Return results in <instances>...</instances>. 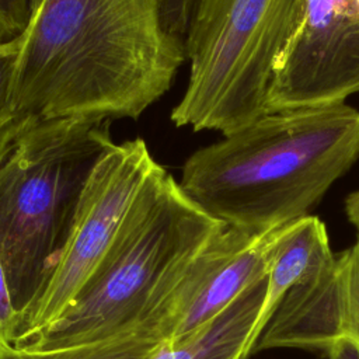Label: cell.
Wrapping results in <instances>:
<instances>
[{
	"label": "cell",
	"instance_id": "e0dca14e",
	"mask_svg": "<svg viewBox=\"0 0 359 359\" xmlns=\"http://www.w3.org/2000/svg\"><path fill=\"white\" fill-rule=\"evenodd\" d=\"M345 213L348 220L358 230L359 234V191L349 194L345 199Z\"/></svg>",
	"mask_w": 359,
	"mask_h": 359
},
{
	"label": "cell",
	"instance_id": "277c9868",
	"mask_svg": "<svg viewBox=\"0 0 359 359\" xmlns=\"http://www.w3.org/2000/svg\"><path fill=\"white\" fill-rule=\"evenodd\" d=\"M114 146L109 121L17 116L0 135V259L21 314L41 292L84 187Z\"/></svg>",
	"mask_w": 359,
	"mask_h": 359
},
{
	"label": "cell",
	"instance_id": "ba28073f",
	"mask_svg": "<svg viewBox=\"0 0 359 359\" xmlns=\"http://www.w3.org/2000/svg\"><path fill=\"white\" fill-rule=\"evenodd\" d=\"M276 230L254 234L223 229L188 264L142 331L177 345L266 276Z\"/></svg>",
	"mask_w": 359,
	"mask_h": 359
},
{
	"label": "cell",
	"instance_id": "d6986e66",
	"mask_svg": "<svg viewBox=\"0 0 359 359\" xmlns=\"http://www.w3.org/2000/svg\"><path fill=\"white\" fill-rule=\"evenodd\" d=\"M3 349H6V348H4V346L0 344V353H1V351H3Z\"/></svg>",
	"mask_w": 359,
	"mask_h": 359
},
{
	"label": "cell",
	"instance_id": "52a82bcc",
	"mask_svg": "<svg viewBox=\"0 0 359 359\" xmlns=\"http://www.w3.org/2000/svg\"><path fill=\"white\" fill-rule=\"evenodd\" d=\"M355 93L358 0H307L303 22L275 70L266 112L341 104Z\"/></svg>",
	"mask_w": 359,
	"mask_h": 359
},
{
	"label": "cell",
	"instance_id": "ac0fdd59",
	"mask_svg": "<svg viewBox=\"0 0 359 359\" xmlns=\"http://www.w3.org/2000/svg\"><path fill=\"white\" fill-rule=\"evenodd\" d=\"M39 1H41V0H31V11L39 4Z\"/></svg>",
	"mask_w": 359,
	"mask_h": 359
},
{
	"label": "cell",
	"instance_id": "5bb4252c",
	"mask_svg": "<svg viewBox=\"0 0 359 359\" xmlns=\"http://www.w3.org/2000/svg\"><path fill=\"white\" fill-rule=\"evenodd\" d=\"M20 314L14 306L8 279L0 259V344L4 348L13 346L17 338Z\"/></svg>",
	"mask_w": 359,
	"mask_h": 359
},
{
	"label": "cell",
	"instance_id": "8fae6325",
	"mask_svg": "<svg viewBox=\"0 0 359 359\" xmlns=\"http://www.w3.org/2000/svg\"><path fill=\"white\" fill-rule=\"evenodd\" d=\"M164 344L153 335L136 331L104 341L48 351H25L8 346L0 359H150Z\"/></svg>",
	"mask_w": 359,
	"mask_h": 359
},
{
	"label": "cell",
	"instance_id": "7a4b0ae2",
	"mask_svg": "<svg viewBox=\"0 0 359 359\" xmlns=\"http://www.w3.org/2000/svg\"><path fill=\"white\" fill-rule=\"evenodd\" d=\"M359 158V111L345 102L268 111L194 151L178 181L208 215L262 234L310 215Z\"/></svg>",
	"mask_w": 359,
	"mask_h": 359
},
{
	"label": "cell",
	"instance_id": "8992f818",
	"mask_svg": "<svg viewBox=\"0 0 359 359\" xmlns=\"http://www.w3.org/2000/svg\"><path fill=\"white\" fill-rule=\"evenodd\" d=\"M158 163L142 137L114 143L94 167L67 237L35 300L20 314L18 346L56 321L95 272Z\"/></svg>",
	"mask_w": 359,
	"mask_h": 359
},
{
	"label": "cell",
	"instance_id": "5b68a950",
	"mask_svg": "<svg viewBox=\"0 0 359 359\" xmlns=\"http://www.w3.org/2000/svg\"><path fill=\"white\" fill-rule=\"evenodd\" d=\"M306 7L307 0H199L184 38L189 79L174 125L229 135L264 115Z\"/></svg>",
	"mask_w": 359,
	"mask_h": 359
},
{
	"label": "cell",
	"instance_id": "6da1fadb",
	"mask_svg": "<svg viewBox=\"0 0 359 359\" xmlns=\"http://www.w3.org/2000/svg\"><path fill=\"white\" fill-rule=\"evenodd\" d=\"M17 36L13 119H137L187 60L161 0H41Z\"/></svg>",
	"mask_w": 359,
	"mask_h": 359
},
{
	"label": "cell",
	"instance_id": "7c38bea8",
	"mask_svg": "<svg viewBox=\"0 0 359 359\" xmlns=\"http://www.w3.org/2000/svg\"><path fill=\"white\" fill-rule=\"evenodd\" d=\"M342 262L345 344L332 359H359V234L339 252Z\"/></svg>",
	"mask_w": 359,
	"mask_h": 359
},
{
	"label": "cell",
	"instance_id": "2e32d148",
	"mask_svg": "<svg viewBox=\"0 0 359 359\" xmlns=\"http://www.w3.org/2000/svg\"><path fill=\"white\" fill-rule=\"evenodd\" d=\"M198 1L199 0H161L163 20L170 34L181 39L185 38Z\"/></svg>",
	"mask_w": 359,
	"mask_h": 359
},
{
	"label": "cell",
	"instance_id": "9a60e30c",
	"mask_svg": "<svg viewBox=\"0 0 359 359\" xmlns=\"http://www.w3.org/2000/svg\"><path fill=\"white\" fill-rule=\"evenodd\" d=\"M31 15V0H0V38L20 35Z\"/></svg>",
	"mask_w": 359,
	"mask_h": 359
},
{
	"label": "cell",
	"instance_id": "9c48e42d",
	"mask_svg": "<svg viewBox=\"0 0 359 359\" xmlns=\"http://www.w3.org/2000/svg\"><path fill=\"white\" fill-rule=\"evenodd\" d=\"M345 344L342 262L339 254L299 279L279 299L259 332L252 353L296 348L332 359Z\"/></svg>",
	"mask_w": 359,
	"mask_h": 359
},
{
	"label": "cell",
	"instance_id": "30bf717a",
	"mask_svg": "<svg viewBox=\"0 0 359 359\" xmlns=\"http://www.w3.org/2000/svg\"><path fill=\"white\" fill-rule=\"evenodd\" d=\"M266 279L240 294L226 310L177 345H163L150 359H248Z\"/></svg>",
	"mask_w": 359,
	"mask_h": 359
},
{
	"label": "cell",
	"instance_id": "4fadbf2b",
	"mask_svg": "<svg viewBox=\"0 0 359 359\" xmlns=\"http://www.w3.org/2000/svg\"><path fill=\"white\" fill-rule=\"evenodd\" d=\"M20 52L18 36L0 38V135L13 121V94Z\"/></svg>",
	"mask_w": 359,
	"mask_h": 359
},
{
	"label": "cell",
	"instance_id": "3957f363",
	"mask_svg": "<svg viewBox=\"0 0 359 359\" xmlns=\"http://www.w3.org/2000/svg\"><path fill=\"white\" fill-rule=\"evenodd\" d=\"M223 226L157 164L104 259L67 310L14 348L59 349L136 332Z\"/></svg>",
	"mask_w": 359,
	"mask_h": 359
}]
</instances>
